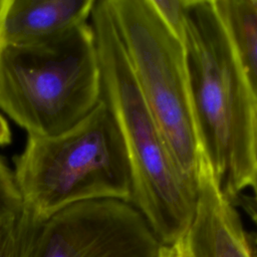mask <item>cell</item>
Instances as JSON below:
<instances>
[{"mask_svg":"<svg viewBox=\"0 0 257 257\" xmlns=\"http://www.w3.org/2000/svg\"><path fill=\"white\" fill-rule=\"evenodd\" d=\"M96 0H9L0 47L33 45L87 23Z\"/></svg>","mask_w":257,"mask_h":257,"instance_id":"cell-8","label":"cell"},{"mask_svg":"<svg viewBox=\"0 0 257 257\" xmlns=\"http://www.w3.org/2000/svg\"><path fill=\"white\" fill-rule=\"evenodd\" d=\"M253 154L254 160L257 166V102L254 111V122H253Z\"/></svg>","mask_w":257,"mask_h":257,"instance_id":"cell-16","label":"cell"},{"mask_svg":"<svg viewBox=\"0 0 257 257\" xmlns=\"http://www.w3.org/2000/svg\"><path fill=\"white\" fill-rule=\"evenodd\" d=\"M186 257H257L232 203L202 156L192 221L176 244Z\"/></svg>","mask_w":257,"mask_h":257,"instance_id":"cell-7","label":"cell"},{"mask_svg":"<svg viewBox=\"0 0 257 257\" xmlns=\"http://www.w3.org/2000/svg\"><path fill=\"white\" fill-rule=\"evenodd\" d=\"M185 48L202 153L218 187L234 203L257 171V101L218 0H187Z\"/></svg>","mask_w":257,"mask_h":257,"instance_id":"cell-1","label":"cell"},{"mask_svg":"<svg viewBox=\"0 0 257 257\" xmlns=\"http://www.w3.org/2000/svg\"><path fill=\"white\" fill-rule=\"evenodd\" d=\"M161 247L128 201L99 199L38 218L28 257H159Z\"/></svg>","mask_w":257,"mask_h":257,"instance_id":"cell-6","label":"cell"},{"mask_svg":"<svg viewBox=\"0 0 257 257\" xmlns=\"http://www.w3.org/2000/svg\"><path fill=\"white\" fill-rule=\"evenodd\" d=\"M12 135L8 122L0 113V146H7L11 143Z\"/></svg>","mask_w":257,"mask_h":257,"instance_id":"cell-13","label":"cell"},{"mask_svg":"<svg viewBox=\"0 0 257 257\" xmlns=\"http://www.w3.org/2000/svg\"><path fill=\"white\" fill-rule=\"evenodd\" d=\"M90 25L100 70V99L109 109L126 152L128 202L162 246L176 245L195 213L197 193L181 176L133 74L107 0H96Z\"/></svg>","mask_w":257,"mask_h":257,"instance_id":"cell-2","label":"cell"},{"mask_svg":"<svg viewBox=\"0 0 257 257\" xmlns=\"http://www.w3.org/2000/svg\"><path fill=\"white\" fill-rule=\"evenodd\" d=\"M100 96L89 22L42 43L0 47V109L27 136L53 137L68 131Z\"/></svg>","mask_w":257,"mask_h":257,"instance_id":"cell-4","label":"cell"},{"mask_svg":"<svg viewBox=\"0 0 257 257\" xmlns=\"http://www.w3.org/2000/svg\"><path fill=\"white\" fill-rule=\"evenodd\" d=\"M159 257H186L177 245L162 246Z\"/></svg>","mask_w":257,"mask_h":257,"instance_id":"cell-15","label":"cell"},{"mask_svg":"<svg viewBox=\"0 0 257 257\" xmlns=\"http://www.w3.org/2000/svg\"><path fill=\"white\" fill-rule=\"evenodd\" d=\"M249 188H251L253 191V197H252V203L250 204V210H251L252 217L254 218V221L257 225V171L255 172V174L253 176V180H252Z\"/></svg>","mask_w":257,"mask_h":257,"instance_id":"cell-14","label":"cell"},{"mask_svg":"<svg viewBox=\"0 0 257 257\" xmlns=\"http://www.w3.org/2000/svg\"><path fill=\"white\" fill-rule=\"evenodd\" d=\"M13 176L23 206L39 219L79 202L128 201L132 190L124 145L101 99L62 134L27 136Z\"/></svg>","mask_w":257,"mask_h":257,"instance_id":"cell-3","label":"cell"},{"mask_svg":"<svg viewBox=\"0 0 257 257\" xmlns=\"http://www.w3.org/2000/svg\"><path fill=\"white\" fill-rule=\"evenodd\" d=\"M167 28L185 45L187 0H150Z\"/></svg>","mask_w":257,"mask_h":257,"instance_id":"cell-11","label":"cell"},{"mask_svg":"<svg viewBox=\"0 0 257 257\" xmlns=\"http://www.w3.org/2000/svg\"><path fill=\"white\" fill-rule=\"evenodd\" d=\"M137 84L186 183L197 193L202 147L187 54L150 0H107Z\"/></svg>","mask_w":257,"mask_h":257,"instance_id":"cell-5","label":"cell"},{"mask_svg":"<svg viewBox=\"0 0 257 257\" xmlns=\"http://www.w3.org/2000/svg\"><path fill=\"white\" fill-rule=\"evenodd\" d=\"M257 101V13L249 0H218Z\"/></svg>","mask_w":257,"mask_h":257,"instance_id":"cell-9","label":"cell"},{"mask_svg":"<svg viewBox=\"0 0 257 257\" xmlns=\"http://www.w3.org/2000/svg\"><path fill=\"white\" fill-rule=\"evenodd\" d=\"M8 4H9V0H0V39H1V31L3 26L4 16H5Z\"/></svg>","mask_w":257,"mask_h":257,"instance_id":"cell-17","label":"cell"},{"mask_svg":"<svg viewBox=\"0 0 257 257\" xmlns=\"http://www.w3.org/2000/svg\"><path fill=\"white\" fill-rule=\"evenodd\" d=\"M23 209L22 199L11 171L0 157V213L15 214Z\"/></svg>","mask_w":257,"mask_h":257,"instance_id":"cell-12","label":"cell"},{"mask_svg":"<svg viewBox=\"0 0 257 257\" xmlns=\"http://www.w3.org/2000/svg\"><path fill=\"white\" fill-rule=\"evenodd\" d=\"M38 218L23 209L5 222L0 234V257H28Z\"/></svg>","mask_w":257,"mask_h":257,"instance_id":"cell-10","label":"cell"},{"mask_svg":"<svg viewBox=\"0 0 257 257\" xmlns=\"http://www.w3.org/2000/svg\"><path fill=\"white\" fill-rule=\"evenodd\" d=\"M18 213H19V212H18ZM15 214H17V213H15ZM15 214H3V213H0V234H1L2 228H3L4 224H5V222L7 221V219L10 218L11 216L15 215Z\"/></svg>","mask_w":257,"mask_h":257,"instance_id":"cell-18","label":"cell"}]
</instances>
